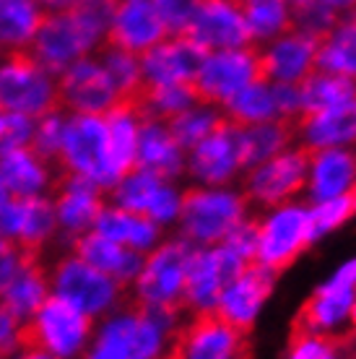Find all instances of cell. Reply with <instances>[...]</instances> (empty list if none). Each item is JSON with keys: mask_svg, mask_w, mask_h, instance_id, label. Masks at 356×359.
Returning a JSON list of instances; mask_svg holds the SVG:
<instances>
[{"mask_svg": "<svg viewBox=\"0 0 356 359\" xmlns=\"http://www.w3.org/2000/svg\"><path fill=\"white\" fill-rule=\"evenodd\" d=\"M289 8H296V6H304V3H310V0H284Z\"/></svg>", "mask_w": 356, "mask_h": 359, "instance_id": "9f6ffc18", "label": "cell"}, {"mask_svg": "<svg viewBox=\"0 0 356 359\" xmlns=\"http://www.w3.org/2000/svg\"><path fill=\"white\" fill-rule=\"evenodd\" d=\"M27 344V323L0 302V359L13 357Z\"/></svg>", "mask_w": 356, "mask_h": 359, "instance_id": "bcb514c9", "label": "cell"}, {"mask_svg": "<svg viewBox=\"0 0 356 359\" xmlns=\"http://www.w3.org/2000/svg\"><path fill=\"white\" fill-rule=\"evenodd\" d=\"M55 164L60 175L89 180L107 193L117 180L109 164L104 115H68L62 146Z\"/></svg>", "mask_w": 356, "mask_h": 359, "instance_id": "5b68a950", "label": "cell"}, {"mask_svg": "<svg viewBox=\"0 0 356 359\" xmlns=\"http://www.w3.org/2000/svg\"><path fill=\"white\" fill-rule=\"evenodd\" d=\"M47 16L39 0H0V50L29 53L36 32Z\"/></svg>", "mask_w": 356, "mask_h": 359, "instance_id": "1f68e13d", "label": "cell"}, {"mask_svg": "<svg viewBox=\"0 0 356 359\" xmlns=\"http://www.w3.org/2000/svg\"><path fill=\"white\" fill-rule=\"evenodd\" d=\"M356 297V261L346 263L343 269L320 287L312 297H307L296 310L289 331L299 333H325L348 315V307Z\"/></svg>", "mask_w": 356, "mask_h": 359, "instance_id": "44dd1931", "label": "cell"}, {"mask_svg": "<svg viewBox=\"0 0 356 359\" xmlns=\"http://www.w3.org/2000/svg\"><path fill=\"white\" fill-rule=\"evenodd\" d=\"M307 216H310V237L312 243H315V240H320L322 234L338 229L343 222H348L354 216V201H351V196H348L346 190V193L330 198V201L315 203L307 211Z\"/></svg>", "mask_w": 356, "mask_h": 359, "instance_id": "b9f144b4", "label": "cell"}, {"mask_svg": "<svg viewBox=\"0 0 356 359\" xmlns=\"http://www.w3.org/2000/svg\"><path fill=\"white\" fill-rule=\"evenodd\" d=\"M185 315L149 313L138 305H120L99 318L83 359H161Z\"/></svg>", "mask_w": 356, "mask_h": 359, "instance_id": "6da1fadb", "label": "cell"}, {"mask_svg": "<svg viewBox=\"0 0 356 359\" xmlns=\"http://www.w3.org/2000/svg\"><path fill=\"white\" fill-rule=\"evenodd\" d=\"M0 237L13 248L42 255L50 245L60 240L53 198L8 196L0 203Z\"/></svg>", "mask_w": 356, "mask_h": 359, "instance_id": "8fae6325", "label": "cell"}, {"mask_svg": "<svg viewBox=\"0 0 356 359\" xmlns=\"http://www.w3.org/2000/svg\"><path fill=\"white\" fill-rule=\"evenodd\" d=\"M276 273L263 266V263H249L247 269L242 271L240 276L234 278L226 289H221V294L216 299V310L221 313V318L229 325H234L240 333L249 336L255 318H258L260 305L266 302L273 284H276Z\"/></svg>", "mask_w": 356, "mask_h": 359, "instance_id": "7402d4cb", "label": "cell"}, {"mask_svg": "<svg viewBox=\"0 0 356 359\" xmlns=\"http://www.w3.org/2000/svg\"><path fill=\"white\" fill-rule=\"evenodd\" d=\"M47 11H71L78 0H39Z\"/></svg>", "mask_w": 356, "mask_h": 359, "instance_id": "f907efd6", "label": "cell"}, {"mask_svg": "<svg viewBox=\"0 0 356 359\" xmlns=\"http://www.w3.org/2000/svg\"><path fill=\"white\" fill-rule=\"evenodd\" d=\"M221 120V109L216 107H205V104H193L187 107L185 112L174 115L167 123L170 133L174 135V141L179 144L182 151H190L196 144H200L205 135L211 133Z\"/></svg>", "mask_w": 356, "mask_h": 359, "instance_id": "ab89813d", "label": "cell"}, {"mask_svg": "<svg viewBox=\"0 0 356 359\" xmlns=\"http://www.w3.org/2000/svg\"><path fill=\"white\" fill-rule=\"evenodd\" d=\"M258 50L260 42H252L237 50H219L205 55L203 65L190 81V91L198 104L221 109L240 89L249 83H260Z\"/></svg>", "mask_w": 356, "mask_h": 359, "instance_id": "9c48e42d", "label": "cell"}, {"mask_svg": "<svg viewBox=\"0 0 356 359\" xmlns=\"http://www.w3.org/2000/svg\"><path fill=\"white\" fill-rule=\"evenodd\" d=\"M8 359H55L53 354H47L45 349H39V346H32V344H24L21 349Z\"/></svg>", "mask_w": 356, "mask_h": 359, "instance_id": "c3c4849f", "label": "cell"}, {"mask_svg": "<svg viewBox=\"0 0 356 359\" xmlns=\"http://www.w3.org/2000/svg\"><path fill=\"white\" fill-rule=\"evenodd\" d=\"M65 123H68V112L62 107H55L45 115L34 117V128H32V149L39 156H45L50 162L57 159L62 146V135H65ZM57 167V164H55Z\"/></svg>", "mask_w": 356, "mask_h": 359, "instance_id": "60d3db41", "label": "cell"}, {"mask_svg": "<svg viewBox=\"0 0 356 359\" xmlns=\"http://www.w3.org/2000/svg\"><path fill=\"white\" fill-rule=\"evenodd\" d=\"M240 6L252 42H268L292 32V11L284 0H234Z\"/></svg>", "mask_w": 356, "mask_h": 359, "instance_id": "74e56055", "label": "cell"}, {"mask_svg": "<svg viewBox=\"0 0 356 359\" xmlns=\"http://www.w3.org/2000/svg\"><path fill=\"white\" fill-rule=\"evenodd\" d=\"M348 359H356V354H348Z\"/></svg>", "mask_w": 356, "mask_h": 359, "instance_id": "680465c9", "label": "cell"}, {"mask_svg": "<svg viewBox=\"0 0 356 359\" xmlns=\"http://www.w3.org/2000/svg\"><path fill=\"white\" fill-rule=\"evenodd\" d=\"M185 172L203 185H224L240 172V126L221 112L219 126L185 154Z\"/></svg>", "mask_w": 356, "mask_h": 359, "instance_id": "ffe728a7", "label": "cell"}, {"mask_svg": "<svg viewBox=\"0 0 356 359\" xmlns=\"http://www.w3.org/2000/svg\"><path fill=\"white\" fill-rule=\"evenodd\" d=\"M97 320L78 307L50 294L27 320V344L45 349L55 359H83Z\"/></svg>", "mask_w": 356, "mask_h": 359, "instance_id": "8992f818", "label": "cell"}, {"mask_svg": "<svg viewBox=\"0 0 356 359\" xmlns=\"http://www.w3.org/2000/svg\"><path fill=\"white\" fill-rule=\"evenodd\" d=\"M153 6L159 11L161 21L170 34H179L185 29L190 11H193V0H153Z\"/></svg>", "mask_w": 356, "mask_h": 359, "instance_id": "7dc6e473", "label": "cell"}, {"mask_svg": "<svg viewBox=\"0 0 356 359\" xmlns=\"http://www.w3.org/2000/svg\"><path fill=\"white\" fill-rule=\"evenodd\" d=\"M68 250H73L81 261H86L89 266H94L97 271H102L104 276L115 278L120 287H130L135 273L141 269L143 255L141 252L130 250L117 245L115 240H109L104 234H99L97 229L81 234L78 240H73L68 245Z\"/></svg>", "mask_w": 356, "mask_h": 359, "instance_id": "4316f807", "label": "cell"}, {"mask_svg": "<svg viewBox=\"0 0 356 359\" xmlns=\"http://www.w3.org/2000/svg\"><path fill=\"white\" fill-rule=\"evenodd\" d=\"M310 245V216H307L304 208L281 206L271 219L260 222L258 258L276 276H281L286 269H292L296 258Z\"/></svg>", "mask_w": 356, "mask_h": 359, "instance_id": "ac0fdd59", "label": "cell"}, {"mask_svg": "<svg viewBox=\"0 0 356 359\" xmlns=\"http://www.w3.org/2000/svg\"><path fill=\"white\" fill-rule=\"evenodd\" d=\"M117 3H120V0H78L71 8V13L86 27V32H91V34L104 45V42H107L109 24H112V16H115V11H117Z\"/></svg>", "mask_w": 356, "mask_h": 359, "instance_id": "7bdbcfd3", "label": "cell"}, {"mask_svg": "<svg viewBox=\"0 0 356 359\" xmlns=\"http://www.w3.org/2000/svg\"><path fill=\"white\" fill-rule=\"evenodd\" d=\"M221 112L237 126H255V123H268L276 120V107H273V97H271V86L268 83H249L240 89Z\"/></svg>", "mask_w": 356, "mask_h": 359, "instance_id": "f35d334b", "label": "cell"}, {"mask_svg": "<svg viewBox=\"0 0 356 359\" xmlns=\"http://www.w3.org/2000/svg\"><path fill=\"white\" fill-rule=\"evenodd\" d=\"M50 294V271L42 255L11 248L0 266V302L27 323Z\"/></svg>", "mask_w": 356, "mask_h": 359, "instance_id": "4fadbf2b", "label": "cell"}, {"mask_svg": "<svg viewBox=\"0 0 356 359\" xmlns=\"http://www.w3.org/2000/svg\"><path fill=\"white\" fill-rule=\"evenodd\" d=\"M320 3H325V6L333 11H338L341 16H343V13H354L356 11V0H320Z\"/></svg>", "mask_w": 356, "mask_h": 359, "instance_id": "681fc988", "label": "cell"}, {"mask_svg": "<svg viewBox=\"0 0 356 359\" xmlns=\"http://www.w3.org/2000/svg\"><path fill=\"white\" fill-rule=\"evenodd\" d=\"M179 34L193 39L205 53L252 45V34L234 0H193L190 18Z\"/></svg>", "mask_w": 356, "mask_h": 359, "instance_id": "9a60e30c", "label": "cell"}, {"mask_svg": "<svg viewBox=\"0 0 356 359\" xmlns=\"http://www.w3.org/2000/svg\"><path fill=\"white\" fill-rule=\"evenodd\" d=\"M193 248L196 245H190L182 237H170L153 245L143 255L141 269L135 273L133 284L128 287L130 302L149 313L187 315L182 310V284Z\"/></svg>", "mask_w": 356, "mask_h": 359, "instance_id": "7a4b0ae2", "label": "cell"}, {"mask_svg": "<svg viewBox=\"0 0 356 359\" xmlns=\"http://www.w3.org/2000/svg\"><path fill=\"white\" fill-rule=\"evenodd\" d=\"M348 318H351V333L356 336V297L354 302H351V307H348Z\"/></svg>", "mask_w": 356, "mask_h": 359, "instance_id": "816d5d0a", "label": "cell"}, {"mask_svg": "<svg viewBox=\"0 0 356 359\" xmlns=\"http://www.w3.org/2000/svg\"><path fill=\"white\" fill-rule=\"evenodd\" d=\"M102 68L107 71L109 81L115 86L117 97L128 99V102H138L143 86V68H141V55L120 50L112 45H102V50L97 53Z\"/></svg>", "mask_w": 356, "mask_h": 359, "instance_id": "8d00e7d4", "label": "cell"}, {"mask_svg": "<svg viewBox=\"0 0 356 359\" xmlns=\"http://www.w3.org/2000/svg\"><path fill=\"white\" fill-rule=\"evenodd\" d=\"M107 196L112 203L128 208V211H135V214L149 216L151 222H156L164 229L167 224L177 222L182 193L177 190L174 180H164L153 172L133 167L107 190Z\"/></svg>", "mask_w": 356, "mask_h": 359, "instance_id": "5bb4252c", "label": "cell"}, {"mask_svg": "<svg viewBox=\"0 0 356 359\" xmlns=\"http://www.w3.org/2000/svg\"><path fill=\"white\" fill-rule=\"evenodd\" d=\"M11 248H13V245H8L3 237H0V266H3V261H6V255H8Z\"/></svg>", "mask_w": 356, "mask_h": 359, "instance_id": "f5cc1de1", "label": "cell"}, {"mask_svg": "<svg viewBox=\"0 0 356 359\" xmlns=\"http://www.w3.org/2000/svg\"><path fill=\"white\" fill-rule=\"evenodd\" d=\"M47 271H50V292L78 307L81 313H86L94 320L109 315L125 302L128 289L86 261H81L73 250L57 255Z\"/></svg>", "mask_w": 356, "mask_h": 359, "instance_id": "277c9868", "label": "cell"}, {"mask_svg": "<svg viewBox=\"0 0 356 359\" xmlns=\"http://www.w3.org/2000/svg\"><path fill=\"white\" fill-rule=\"evenodd\" d=\"M57 177H60V172L55 162L39 156L32 146L0 156V180L11 196L16 198L50 196Z\"/></svg>", "mask_w": 356, "mask_h": 359, "instance_id": "d4e9b609", "label": "cell"}, {"mask_svg": "<svg viewBox=\"0 0 356 359\" xmlns=\"http://www.w3.org/2000/svg\"><path fill=\"white\" fill-rule=\"evenodd\" d=\"M94 229H97L99 234L109 237V240H115V243L123 245V248H130V250L141 252V255H146L153 245H159L161 232H164V229H161L156 222H151L149 216L128 211V208L117 206L112 201L104 203Z\"/></svg>", "mask_w": 356, "mask_h": 359, "instance_id": "f1b7e54d", "label": "cell"}, {"mask_svg": "<svg viewBox=\"0 0 356 359\" xmlns=\"http://www.w3.org/2000/svg\"><path fill=\"white\" fill-rule=\"evenodd\" d=\"M135 167L153 172L164 180H177L185 172V151L179 149L167 123L143 117L138 130V149H135Z\"/></svg>", "mask_w": 356, "mask_h": 359, "instance_id": "83f0119b", "label": "cell"}, {"mask_svg": "<svg viewBox=\"0 0 356 359\" xmlns=\"http://www.w3.org/2000/svg\"><path fill=\"white\" fill-rule=\"evenodd\" d=\"M60 107L57 76L36 63L29 53H6L0 57V109L39 117Z\"/></svg>", "mask_w": 356, "mask_h": 359, "instance_id": "ba28073f", "label": "cell"}, {"mask_svg": "<svg viewBox=\"0 0 356 359\" xmlns=\"http://www.w3.org/2000/svg\"><path fill=\"white\" fill-rule=\"evenodd\" d=\"M302 89V112L296 117V130L312 120L315 115H320L325 109L343 104L348 99H356V81L346 79V76H336V73L315 71L310 73V79L299 86Z\"/></svg>", "mask_w": 356, "mask_h": 359, "instance_id": "836d02e7", "label": "cell"}, {"mask_svg": "<svg viewBox=\"0 0 356 359\" xmlns=\"http://www.w3.org/2000/svg\"><path fill=\"white\" fill-rule=\"evenodd\" d=\"M307 162H310V190L312 203H322L330 198L346 193L348 185L356 180V154L341 146L333 149H317V146L302 144Z\"/></svg>", "mask_w": 356, "mask_h": 359, "instance_id": "484cf974", "label": "cell"}, {"mask_svg": "<svg viewBox=\"0 0 356 359\" xmlns=\"http://www.w3.org/2000/svg\"><path fill=\"white\" fill-rule=\"evenodd\" d=\"M0 57H3V50H0Z\"/></svg>", "mask_w": 356, "mask_h": 359, "instance_id": "91938a15", "label": "cell"}, {"mask_svg": "<svg viewBox=\"0 0 356 359\" xmlns=\"http://www.w3.org/2000/svg\"><path fill=\"white\" fill-rule=\"evenodd\" d=\"M322 36L286 32L266 45L260 42L258 71L260 83H296L302 86L310 73L317 71V47Z\"/></svg>", "mask_w": 356, "mask_h": 359, "instance_id": "e0dca14e", "label": "cell"}, {"mask_svg": "<svg viewBox=\"0 0 356 359\" xmlns=\"http://www.w3.org/2000/svg\"><path fill=\"white\" fill-rule=\"evenodd\" d=\"M219 294H221V278L216 269L214 248H193L182 284V310L196 313L214 307Z\"/></svg>", "mask_w": 356, "mask_h": 359, "instance_id": "d6a6232c", "label": "cell"}, {"mask_svg": "<svg viewBox=\"0 0 356 359\" xmlns=\"http://www.w3.org/2000/svg\"><path fill=\"white\" fill-rule=\"evenodd\" d=\"M203 47H198L185 34L164 36L159 45L141 55L143 81L146 86H170V83H190L196 79L198 68L205 60Z\"/></svg>", "mask_w": 356, "mask_h": 359, "instance_id": "603a6c76", "label": "cell"}, {"mask_svg": "<svg viewBox=\"0 0 356 359\" xmlns=\"http://www.w3.org/2000/svg\"><path fill=\"white\" fill-rule=\"evenodd\" d=\"M310 182V162L304 149H292L271 156L268 162L247 170L245 175V201H255L260 206L281 208L286 201L299 196Z\"/></svg>", "mask_w": 356, "mask_h": 359, "instance_id": "7c38bea8", "label": "cell"}, {"mask_svg": "<svg viewBox=\"0 0 356 359\" xmlns=\"http://www.w3.org/2000/svg\"><path fill=\"white\" fill-rule=\"evenodd\" d=\"M232 359H255V354H252V344L249 346H245V349L237 354V357H232Z\"/></svg>", "mask_w": 356, "mask_h": 359, "instance_id": "db71d44e", "label": "cell"}, {"mask_svg": "<svg viewBox=\"0 0 356 359\" xmlns=\"http://www.w3.org/2000/svg\"><path fill=\"white\" fill-rule=\"evenodd\" d=\"M348 196H351V201H354V214H356V180L348 185Z\"/></svg>", "mask_w": 356, "mask_h": 359, "instance_id": "11a10c76", "label": "cell"}, {"mask_svg": "<svg viewBox=\"0 0 356 359\" xmlns=\"http://www.w3.org/2000/svg\"><path fill=\"white\" fill-rule=\"evenodd\" d=\"M258 232H260V219H242L240 224L234 226L232 232L224 237L221 243L224 248H229L232 252H237L242 261L247 263H258Z\"/></svg>", "mask_w": 356, "mask_h": 359, "instance_id": "f6af8a7d", "label": "cell"}, {"mask_svg": "<svg viewBox=\"0 0 356 359\" xmlns=\"http://www.w3.org/2000/svg\"><path fill=\"white\" fill-rule=\"evenodd\" d=\"M299 133L304 135V144L317 149H333V146L354 144L356 141V99H348L343 104L325 109L320 115L307 120Z\"/></svg>", "mask_w": 356, "mask_h": 359, "instance_id": "e575fe53", "label": "cell"}, {"mask_svg": "<svg viewBox=\"0 0 356 359\" xmlns=\"http://www.w3.org/2000/svg\"><path fill=\"white\" fill-rule=\"evenodd\" d=\"M50 198H53L60 240H65L68 245L94 229L102 208L107 203V193L99 185L73 175H60Z\"/></svg>", "mask_w": 356, "mask_h": 359, "instance_id": "d6986e66", "label": "cell"}, {"mask_svg": "<svg viewBox=\"0 0 356 359\" xmlns=\"http://www.w3.org/2000/svg\"><path fill=\"white\" fill-rule=\"evenodd\" d=\"M102 42L86 32V27L71 11H47L42 27L36 32L29 55L50 73L60 76L68 65L78 63L81 57L97 55Z\"/></svg>", "mask_w": 356, "mask_h": 359, "instance_id": "30bf717a", "label": "cell"}, {"mask_svg": "<svg viewBox=\"0 0 356 359\" xmlns=\"http://www.w3.org/2000/svg\"><path fill=\"white\" fill-rule=\"evenodd\" d=\"M249 344V336L226 323L216 307H205L179 320L161 359H232Z\"/></svg>", "mask_w": 356, "mask_h": 359, "instance_id": "52a82bcc", "label": "cell"}, {"mask_svg": "<svg viewBox=\"0 0 356 359\" xmlns=\"http://www.w3.org/2000/svg\"><path fill=\"white\" fill-rule=\"evenodd\" d=\"M8 196H11V193L6 190V185H3V180H0V203H3V201H6Z\"/></svg>", "mask_w": 356, "mask_h": 359, "instance_id": "6f0895ef", "label": "cell"}, {"mask_svg": "<svg viewBox=\"0 0 356 359\" xmlns=\"http://www.w3.org/2000/svg\"><path fill=\"white\" fill-rule=\"evenodd\" d=\"M317 71L346 76L356 81V18L348 13L320 39Z\"/></svg>", "mask_w": 356, "mask_h": 359, "instance_id": "d590c367", "label": "cell"}, {"mask_svg": "<svg viewBox=\"0 0 356 359\" xmlns=\"http://www.w3.org/2000/svg\"><path fill=\"white\" fill-rule=\"evenodd\" d=\"M247 201L226 190L187 188L179 196L177 222L179 237L196 248L221 243L226 234L245 219Z\"/></svg>", "mask_w": 356, "mask_h": 359, "instance_id": "3957f363", "label": "cell"}, {"mask_svg": "<svg viewBox=\"0 0 356 359\" xmlns=\"http://www.w3.org/2000/svg\"><path fill=\"white\" fill-rule=\"evenodd\" d=\"M164 36H170V32L164 27L153 0H120L104 45L143 55L153 45H159Z\"/></svg>", "mask_w": 356, "mask_h": 359, "instance_id": "cb8c5ba5", "label": "cell"}, {"mask_svg": "<svg viewBox=\"0 0 356 359\" xmlns=\"http://www.w3.org/2000/svg\"><path fill=\"white\" fill-rule=\"evenodd\" d=\"M104 123H107L109 164H112L115 180H120L135 167V149H138L143 112L138 102L120 99L115 107L104 112Z\"/></svg>", "mask_w": 356, "mask_h": 359, "instance_id": "f546056e", "label": "cell"}, {"mask_svg": "<svg viewBox=\"0 0 356 359\" xmlns=\"http://www.w3.org/2000/svg\"><path fill=\"white\" fill-rule=\"evenodd\" d=\"M32 128H34V117L0 109V156L32 144Z\"/></svg>", "mask_w": 356, "mask_h": 359, "instance_id": "ee69618b", "label": "cell"}, {"mask_svg": "<svg viewBox=\"0 0 356 359\" xmlns=\"http://www.w3.org/2000/svg\"><path fill=\"white\" fill-rule=\"evenodd\" d=\"M299 135L292 120H268L255 126H240V170L247 172L271 156L286 151V146Z\"/></svg>", "mask_w": 356, "mask_h": 359, "instance_id": "4dcf8cb0", "label": "cell"}, {"mask_svg": "<svg viewBox=\"0 0 356 359\" xmlns=\"http://www.w3.org/2000/svg\"><path fill=\"white\" fill-rule=\"evenodd\" d=\"M57 102L68 115H104L120 97L99 57L89 55L57 76Z\"/></svg>", "mask_w": 356, "mask_h": 359, "instance_id": "2e32d148", "label": "cell"}]
</instances>
